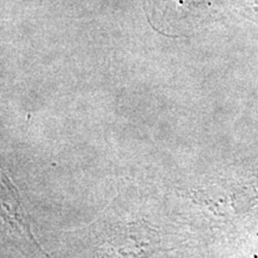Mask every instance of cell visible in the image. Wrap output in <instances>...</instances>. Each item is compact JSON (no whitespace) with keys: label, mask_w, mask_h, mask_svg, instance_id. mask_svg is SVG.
<instances>
[{"label":"cell","mask_w":258,"mask_h":258,"mask_svg":"<svg viewBox=\"0 0 258 258\" xmlns=\"http://www.w3.org/2000/svg\"><path fill=\"white\" fill-rule=\"evenodd\" d=\"M169 2L171 4L175 5L177 11H180L183 9H188V2H190V0H169Z\"/></svg>","instance_id":"1"}]
</instances>
